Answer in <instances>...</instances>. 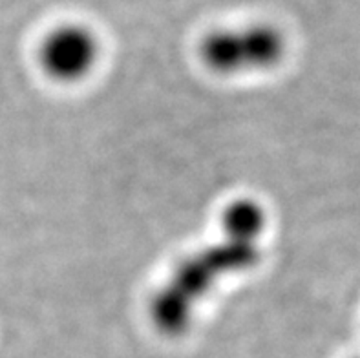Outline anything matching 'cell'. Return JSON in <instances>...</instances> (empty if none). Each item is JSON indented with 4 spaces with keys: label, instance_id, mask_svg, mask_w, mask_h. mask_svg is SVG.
I'll return each mask as SVG.
<instances>
[{
    "label": "cell",
    "instance_id": "6da1fadb",
    "mask_svg": "<svg viewBox=\"0 0 360 358\" xmlns=\"http://www.w3.org/2000/svg\"><path fill=\"white\" fill-rule=\"evenodd\" d=\"M285 53V39L276 26L249 24L212 32L201 41V60L218 73L271 68Z\"/></svg>",
    "mask_w": 360,
    "mask_h": 358
},
{
    "label": "cell",
    "instance_id": "7a4b0ae2",
    "mask_svg": "<svg viewBox=\"0 0 360 358\" xmlns=\"http://www.w3.org/2000/svg\"><path fill=\"white\" fill-rule=\"evenodd\" d=\"M101 57V42L90 27L64 23L42 37L37 59L42 72L59 82H77L88 77Z\"/></svg>",
    "mask_w": 360,
    "mask_h": 358
}]
</instances>
